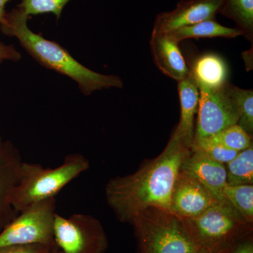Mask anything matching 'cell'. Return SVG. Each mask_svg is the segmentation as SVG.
<instances>
[{"mask_svg":"<svg viewBox=\"0 0 253 253\" xmlns=\"http://www.w3.org/2000/svg\"><path fill=\"white\" fill-rule=\"evenodd\" d=\"M21 59L22 54L14 45L0 42V64L5 61L18 62Z\"/></svg>","mask_w":253,"mask_h":253,"instance_id":"d4e9b609","label":"cell"},{"mask_svg":"<svg viewBox=\"0 0 253 253\" xmlns=\"http://www.w3.org/2000/svg\"><path fill=\"white\" fill-rule=\"evenodd\" d=\"M139 253H194L199 251L182 219L170 211L149 207L131 219Z\"/></svg>","mask_w":253,"mask_h":253,"instance_id":"5b68a950","label":"cell"},{"mask_svg":"<svg viewBox=\"0 0 253 253\" xmlns=\"http://www.w3.org/2000/svg\"><path fill=\"white\" fill-rule=\"evenodd\" d=\"M228 253H253V243L251 237L244 240Z\"/></svg>","mask_w":253,"mask_h":253,"instance_id":"484cf974","label":"cell"},{"mask_svg":"<svg viewBox=\"0 0 253 253\" xmlns=\"http://www.w3.org/2000/svg\"><path fill=\"white\" fill-rule=\"evenodd\" d=\"M222 0H181L172 11L158 14L152 33L167 34L206 20L215 19Z\"/></svg>","mask_w":253,"mask_h":253,"instance_id":"9c48e42d","label":"cell"},{"mask_svg":"<svg viewBox=\"0 0 253 253\" xmlns=\"http://www.w3.org/2000/svg\"><path fill=\"white\" fill-rule=\"evenodd\" d=\"M194 253H211L208 252V251H204V250H199V251H198L197 252H196Z\"/></svg>","mask_w":253,"mask_h":253,"instance_id":"f1b7e54d","label":"cell"},{"mask_svg":"<svg viewBox=\"0 0 253 253\" xmlns=\"http://www.w3.org/2000/svg\"><path fill=\"white\" fill-rule=\"evenodd\" d=\"M218 13L234 21L248 41H253V0H222Z\"/></svg>","mask_w":253,"mask_h":253,"instance_id":"e0dca14e","label":"cell"},{"mask_svg":"<svg viewBox=\"0 0 253 253\" xmlns=\"http://www.w3.org/2000/svg\"><path fill=\"white\" fill-rule=\"evenodd\" d=\"M190 75L199 89H217L228 83L229 69L221 56L206 53L195 58L189 66Z\"/></svg>","mask_w":253,"mask_h":253,"instance_id":"9a60e30c","label":"cell"},{"mask_svg":"<svg viewBox=\"0 0 253 253\" xmlns=\"http://www.w3.org/2000/svg\"><path fill=\"white\" fill-rule=\"evenodd\" d=\"M191 146L171 136L163 152L131 174L116 176L105 187L106 201L119 221L130 222L149 207L169 211L173 187Z\"/></svg>","mask_w":253,"mask_h":253,"instance_id":"6da1fadb","label":"cell"},{"mask_svg":"<svg viewBox=\"0 0 253 253\" xmlns=\"http://www.w3.org/2000/svg\"><path fill=\"white\" fill-rule=\"evenodd\" d=\"M214 201L202 184L180 170L173 187L169 211L180 218L196 217Z\"/></svg>","mask_w":253,"mask_h":253,"instance_id":"8fae6325","label":"cell"},{"mask_svg":"<svg viewBox=\"0 0 253 253\" xmlns=\"http://www.w3.org/2000/svg\"><path fill=\"white\" fill-rule=\"evenodd\" d=\"M189 237L199 250L228 253L253 231V224L227 201H215L202 214L181 218Z\"/></svg>","mask_w":253,"mask_h":253,"instance_id":"3957f363","label":"cell"},{"mask_svg":"<svg viewBox=\"0 0 253 253\" xmlns=\"http://www.w3.org/2000/svg\"><path fill=\"white\" fill-rule=\"evenodd\" d=\"M211 140L222 145L224 147L240 152L253 144L252 136L236 124L228 126L212 136H207Z\"/></svg>","mask_w":253,"mask_h":253,"instance_id":"44dd1931","label":"cell"},{"mask_svg":"<svg viewBox=\"0 0 253 253\" xmlns=\"http://www.w3.org/2000/svg\"><path fill=\"white\" fill-rule=\"evenodd\" d=\"M180 170L191 176L206 188L217 201H224L227 186L225 165L216 162L199 150L191 148V153L183 161Z\"/></svg>","mask_w":253,"mask_h":253,"instance_id":"7c38bea8","label":"cell"},{"mask_svg":"<svg viewBox=\"0 0 253 253\" xmlns=\"http://www.w3.org/2000/svg\"><path fill=\"white\" fill-rule=\"evenodd\" d=\"M54 248L40 244L17 245L0 248V253H47Z\"/></svg>","mask_w":253,"mask_h":253,"instance_id":"cb8c5ba5","label":"cell"},{"mask_svg":"<svg viewBox=\"0 0 253 253\" xmlns=\"http://www.w3.org/2000/svg\"><path fill=\"white\" fill-rule=\"evenodd\" d=\"M174 41L179 42L186 39H199V38H234L242 36L241 32L236 28H229L222 26L215 20H206L174 30L167 33Z\"/></svg>","mask_w":253,"mask_h":253,"instance_id":"2e32d148","label":"cell"},{"mask_svg":"<svg viewBox=\"0 0 253 253\" xmlns=\"http://www.w3.org/2000/svg\"><path fill=\"white\" fill-rule=\"evenodd\" d=\"M226 84L217 89H199V104L194 141L238 124L239 116Z\"/></svg>","mask_w":253,"mask_h":253,"instance_id":"ba28073f","label":"cell"},{"mask_svg":"<svg viewBox=\"0 0 253 253\" xmlns=\"http://www.w3.org/2000/svg\"><path fill=\"white\" fill-rule=\"evenodd\" d=\"M224 197L249 222H253V185L226 186Z\"/></svg>","mask_w":253,"mask_h":253,"instance_id":"ffe728a7","label":"cell"},{"mask_svg":"<svg viewBox=\"0 0 253 253\" xmlns=\"http://www.w3.org/2000/svg\"><path fill=\"white\" fill-rule=\"evenodd\" d=\"M47 253H62V252H61V251H60L59 248L56 246V247L51 249V251H50L49 252Z\"/></svg>","mask_w":253,"mask_h":253,"instance_id":"83f0119b","label":"cell"},{"mask_svg":"<svg viewBox=\"0 0 253 253\" xmlns=\"http://www.w3.org/2000/svg\"><path fill=\"white\" fill-rule=\"evenodd\" d=\"M89 168L87 158L80 154L68 155L59 167L52 169L38 163L23 162L11 198L13 208L18 213L32 204L56 197L65 186Z\"/></svg>","mask_w":253,"mask_h":253,"instance_id":"277c9868","label":"cell"},{"mask_svg":"<svg viewBox=\"0 0 253 253\" xmlns=\"http://www.w3.org/2000/svg\"><path fill=\"white\" fill-rule=\"evenodd\" d=\"M178 93L180 101V118L172 137L180 139L188 146H192L195 134V116L199 109L200 92L191 75L178 82Z\"/></svg>","mask_w":253,"mask_h":253,"instance_id":"5bb4252c","label":"cell"},{"mask_svg":"<svg viewBox=\"0 0 253 253\" xmlns=\"http://www.w3.org/2000/svg\"><path fill=\"white\" fill-rule=\"evenodd\" d=\"M54 237L62 253H105L109 247L106 231L99 219L82 213L69 217L56 213Z\"/></svg>","mask_w":253,"mask_h":253,"instance_id":"52a82bcc","label":"cell"},{"mask_svg":"<svg viewBox=\"0 0 253 253\" xmlns=\"http://www.w3.org/2000/svg\"><path fill=\"white\" fill-rule=\"evenodd\" d=\"M70 1L71 0H21L17 6L28 16L52 14L58 21Z\"/></svg>","mask_w":253,"mask_h":253,"instance_id":"7402d4cb","label":"cell"},{"mask_svg":"<svg viewBox=\"0 0 253 253\" xmlns=\"http://www.w3.org/2000/svg\"><path fill=\"white\" fill-rule=\"evenodd\" d=\"M150 48L155 64L163 74L177 83L189 76V66L181 54L179 42L167 34L152 33Z\"/></svg>","mask_w":253,"mask_h":253,"instance_id":"4fadbf2b","label":"cell"},{"mask_svg":"<svg viewBox=\"0 0 253 253\" xmlns=\"http://www.w3.org/2000/svg\"><path fill=\"white\" fill-rule=\"evenodd\" d=\"M29 18L16 6L6 13L0 31L5 36L16 38L23 49L42 66L76 82L84 96L103 89L123 88V81L119 76L95 72L75 59L59 43L32 31L28 25Z\"/></svg>","mask_w":253,"mask_h":253,"instance_id":"7a4b0ae2","label":"cell"},{"mask_svg":"<svg viewBox=\"0 0 253 253\" xmlns=\"http://www.w3.org/2000/svg\"><path fill=\"white\" fill-rule=\"evenodd\" d=\"M191 148L199 150L205 156L213 161L224 165L234 159L239 153L234 150L227 149L208 137L201 138L194 140Z\"/></svg>","mask_w":253,"mask_h":253,"instance_id":"603a6c76","label":"cell"},{"mask_svg":"<svg viewBox=\"0 0 253 253\" xmlns=\"http://www.w3.org/2000/svg\"><path fill=\"white\" fill-rule=\"evenodd\" d=\"M22 158L11 141L0 136V232L17 216L11 198L19 179Z\"/></svg>","mask_w":253,"mask_h":253,"instance_id":"30bf717a","label":"cell"},{"mask_svg":"<svg viewBox=\"0 0 253 253\" xmlns=\"http://www.w3.org/2000/svg\"><path fill=\"white\" fill-rule=\"evenodd\" d=\"M10 0H0V25L4 23L6 12L5 11V6Z\"/></svg>","mask_w":253,"mask_h":253,"instance_id":"4316f807","label":"cell"},{"mask_svg":"<svg viewBox=\"0 0 253 253\" xmlns=\"http://www.w3.org/2000/svg\"><path fill=\"white\" fill-rule=\"evenodd\" d=\"M56 197L31 205L18 213L0 232V248L40 244L56 247L54 226Z\"/></svg>","mask_w":253,"mask_h":253,"instance_id":"8992f818","label":"cell"},{"mask_svg":"<svg viewBox=\"0 0 253 253\" xmlns=\"http://www.w3.org/2000/svg\"><path fill=\"white\" fill-rule=\"evenodd\" d=\"M228 92L235 104L239 121L241 126L248 134L252 136L253 133V90L245 89L234 85L228 82L226 84Z\"/></svg>","mask_w":253,"mask_h":253,"instance_id":"d6986e66","label":"cell"},{"mask_svg":"<svg viewBox=\"0 0 253 253\" xmlns=\"http://www.w3.org/2000/svg\"><path fill=\"white\" fill-rule=\"evenodd\" d=\"M228 186L253 185V146L240 151L225 164Z\"/></svg>","mask_w":253,"mask_h":253,"instance_id":"ac0fdd59","label":"cell"}]
</instances>
